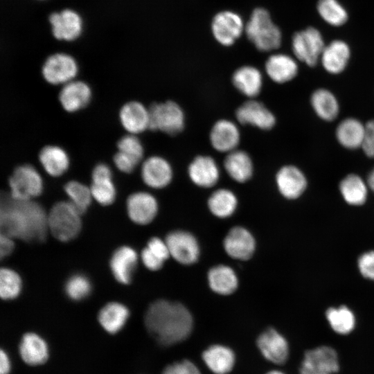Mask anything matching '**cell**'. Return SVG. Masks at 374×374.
I'll use <instances>...</instances> for the list:
<instances>
[{"mask_svg": "<svg viewBox=\"0 0 374 374\" xmlns=\"http://www.w3.org/2000/svg\"><path fill=\"white\" fill-rule=\"evenodd\" d=\"M235 87L248 98H255L260 92L262 76L260 71L252 66H243L238 69L232 76Z\"/></svg>", "mask_w": 374, "mask_h": 374, "instance_id": "obj_29", "label": "cell"}, {"mask_svg": "<svg viewBox=\"0 0 374 374\" xmlns=\"http://www.w3.org/2000/svg\"><path fill=\"white\" fill-rule=\"evenodd\" d=\"M170 256L182 265H189L198 260L200 254L199 243L190 232L175 230L166 237Z\"/></svg>", "mask_w": 374, "mask_h": 374, "instance_id": "obj_9", "label": "cell"}, {"mask_svg": "<svg viewBox=\"0 0 374 374\" xmlns=\"http://www.w3.org/2000/svg\"><path fill=\"white\" fill-rule=\"evenodd\" d=\"M361 148L367 157L374 158V119L365 124Z\"/></svg>", "mask_w": 374, "mask_h": 374, "instance_id": "obj_47", "label": "cell"}, {"mask_svg": "<svg viewBox=\"0 0 374 374\" xmlns=\"http://www.w3.org/2000/svg\"><path fill=\"white\" fill-rule=\"evenodd\" d=\"M325 315L331 328L338 334H349L355 327V315L346 305L328 308Z\"/></svg>", "mask_w": 374, "mask_h": 374, "instance_id": "obj_37", "label": "cell"}, {"mask_svg": "<svg viewBox=\"0 0 374 374\" xmlns=\"http://www.w3.org/2000/svg\"><path fill=\"white\" fill-rule=\"evenodd\" d=\"M310 103L316 114L325 121H334L339 113V104L332 92L324 88L313 91Z\"/></svg>", "mask_w": 374, "mask_h": 374, "instance_id": "obj_34", "label": "cell"}, {"mask_svg": "<svg viewBox=\"0 0 374 374\" xmlns=\"http://www.w3.org/2000/svg\"><path fill=\"white\" fill-rule=\"evenodd\" d=\"M19 354L27 364L39 365L44 363L48 358V346L38 335L28 332L23 336L20 342Z\"/></svg>", "mask_w": 374, "mask_h": 374, "instance_id": "obj_28", "label": "cell"}, {"mask_svg": "<svg viewBox=\"0 0 374 374\" xmlns=\"http://www.w3.org/2000/svg\"><path fill=\"white\" fill-rule=\"evenodd\" d=\"M191 181L202 188L215 186L220 178V170L215 160L209 156L196 157L188 166Z\"/></svg>", "mask_w": 374, "mask_h": 374, "instance_id": "obj_23", "label": "cell"}, {"mask_svg": "<svg viewBox=\"0 0 374 374\" xmlns=\"http://www.w3.org/2000/svg\"><path fill=\"white\" fill-rule=\"evenodd\" d=\"M41 1H43V0H41Z\"/></svg>", "mask_w": 374, "mask_h": 374, "instance_id": "obj_54", "label": "cell"}, {"mask_svg": "<svg viewBox=\"0 0 374 374\" xmlns=\"http://www.w3.org/2000/svg\"><path fill=\"white\" fill-rule=\"evenodd\" d=\"M141 175L148 186L160 189L172 181V170L167 160L159 156H152L143 161Z\"/></svg>", "mask_w": 374, "mask_h": 374, "instance_id": "obj_17", "label": "cell"}, {"mask_svg": "<svg viewBox=\"0 0 374 374\" xmlns=\"http://www.w3.org/2000/svg\"><path fill=\"white\" fill-rule=\"evenodd\" d=\"M69 202L82 215L89 206L93 198L91 189L78 181H69L64 186Z\"/></svg>", "mask_w": 374, "mask_h": 374, "instance_id": "obj_40", "label": "cell"}, {"mask_svg": "<svg viewBox=\"0 0 374 374\" xmlns=\"http://www.w3.org/2000/svg\"><path fill=\"white\" fill-rule=\"evenodd\" d=\"M212 33L215 39L222 45H232L242 35L244 28L241 17L232 11L218 12L213 19Z\"/></svg>", "mask_w": 374, "mask_h": 374, "instance_id": "obj_11", "label": "cell"}, {"mask_svg": "<svg viewBox=\"0 0 374 374\" xmlns=\"http://www.w3.org/2000/svg\"><path fill=\"white\" fill-rule=\"evenodd\" d=\"M128 317L129 310L126 306L118 302H112L100 310L98 321L107 332L114 334L121 330Z\"/></svg>", "mask_w": 374, "mask_h": 374, "instance_id": "obj_35", "label": "cell"}, {"mask_svg": "<svg viewBox=\"0 0 374 374\" xmlns=\"http://www.w3.org/2000/svg\"><path fill=\"white\" fill-rule=\"evenodd\" d=\"M365 124L357 118L349 117L337 125L335 136L339 143L348 150L361 148L364 134Z\"/></svg>", "mask_w": 374, "mask_h": 374, "instance_id": "obj_32", "label": "cell"}, {"mask_svg": "<svg viewBox=\"0 0 374 374\" xmlns=\"http://www.w3.org/2000/svg\"><path fill=\"white\" fill-rule=\"evenodd\" d=\"M357 267L362 277L374 281V249L361 253L357 260Z\"/></svg>", "mask_w": 374, "mask_h": 374, "instance_id": "obj_45", "label": "cell"}, {"mask_svg": "<svg viewBox=\"0 0 374 374\" xmlns=\"http://www.w3.org/2000/svg\"><path fill=\"white\" fill-rule=\"evenodd\" d=\"M237 205L236 196L232 191L226 188L215 190L208 199L210 211L220 218H226L233 215Z\"/></svg>", "mask_w": 374, "mask_h": 374, "instance_id": "obj_38", "label": "cell"}, {"mask_svg": "<svg viewBox=\"0 0 374 374\" xmlns=\"http://www.w3.org/2000/svg\"><path fill=\"white\" fill-rule=\"evenodd\" d=\"M276 183L280 195L287 199H296L305 191L308 180L298 167L287 165L281 167L276 175Z\"/></svg>", "mask_w": 374, "mask_h": 374, "instance_id": "obj_13", "label": "cell"}, {"mask_svg": "<svg viewBox=\"0 0 374 374\" xmlns=\"http://www.w3.org/2000/svg\"><path fill=\"white\" fill-rule=\"evenodd\" d=\"M325 45L321 32L312 26L295 33L292 39L295 58L309 66H314L320 61Z\"/></svg>", "mask_w": 374, "mask_h": 374, "instance_id": "obj_7", "label": "cell"}, {"mask_svg": "<svg viewBox=\"0 0 374 374\" xmlns=\"http://www.w3.org/2000/svg\"><path fill=\"white\" fill-rule=\"evenodd\" d=\"M137 260V253L132 247L123 246L117 249L110 260V267L114 278L121 283H130Z\"/></svg>", "mask_w": 374, "mask_h": 374, "instance_id": "obj_25", "label": "cell"}, {"mask_svg": "<svg viewBox=\"0 0 374 374\" xmlns=\"http://www.w3.org/2000/svg\"><path fill=\"white\" fill-rule=\"evenodd\" d=\"M224 167L229 176L239 183L247 181L253 171L249 155L246 152L237 149L228 153L224 161Z\"/></svg>", "mask_w": 374, "mask_h": 374, "instance_id": "obj_33", "label": "cell"}, {"mask_svg": "<svg viewBox=\"0 0 374 374\" xmlns=\"http://www.w3.org/2000/svg\"><path fill=\"white\" fill-rule=\"evenodd\" d=\"M91 95V89L87 83L73 80L63 84L58 99L66 112L73 113L86 107Z\"/></svg>", "mask_w": 374, "mask_h": 374, "instance_id": "obj_16", "label": "cell"}, {"mask_svg": "<svg viewBox=\"0 0 374 374\" xmlns=\"http://www.w3.org/2000/svg\"><path fill=\"white\" fill-rule=\"evenodd\" d=\"M207 278L210 288L220 295L231 294L238 286L237 275L228 265H219L211 267Z\"/></svg>", "mask_w": 374, "mask_h": 374, "instance_id": "obj_31", "label": "cell"}, {"mask_svg": "<svg viewBox=\"0 0 374 374\" xmlns=\"http://www.w3.org/2000/svg\"><path fill=\"white\" fill-rule=\"evenodd\" d=\"M48 21L53 36L59 41L73 42L82 33L83 21L81 16L70 8L51 13Z\"/></svg>", "mask_w": 374, "mask_h": 374, "instance_id": "obj_10", "label": "cell"}, {"mask_svg": "<svg viewBox=\"0 0 374 374\" xmlns=\"http://www.w3.org/2000/svg\"><path fill=\"white\" fill-rule=\"evenodd\" d=\"M257 346L265 358L274 364H282L287 359L288 343L274 328H269L260 335L257 339Z\"/></svg>", "mask_w": 374, "mask_h": 374, "instance_id": "obj_18", "label": "cell"}, {"mask_svg": "<svg viewBox=\"0 0 374 374\" xmlns=\"http://www.w3.org/2000/svg\"><path fill=\"white\" fill-rule=\"evenodd\" d=\"M317 10L321 18L332 26H343L348 19L346 9L338 0H319Z\"/></svg>", "mask_w": 374, "mask_h": 374, "instance_id": "obj_39", "label": "cell"}, {"mask_svg": "<svg viewBox=\"0 0 374 374\" xmlns=\"http://www.w3.org/2000/svg\"><path fill=\"white\" fill-rule=\"evenodd\" d=\"M301 368L332 374L339 368L337 354L334 348L327 346L307 350Z\"/></svg>", "mask_w": 374, "mask_h": 374, "instance_id": "obj_21", "label": "cell"}, {"mask_svg": "<svg viewBox=\"0 0 374 374\" xmlns=\"http://www.w3.org/2000/svg\"><path fill=\"white\" fill-rule=\"evenodd\" d=\"M300 374H330V373L314 371L308 370V369L301 367Z\"/></svg>", "mask_w": 374, "mask_h": 374, "instance_id": "obj_52", "label": "cell"}, {"mask_svg": "<svg viewBox=\"0 0 374 374\" xmlns=\"http://www.w3.org/2000/svg\"><path fill=\"white\" fill-rule=\"evenodd\" d=\"M11 237L1 233L0 236V255L1 258L6 257L9 255L14 248V242L12 240Z\"/></svg>", "mask_w": 374, "mask_h": 374, "instance_id": "obj_49", "label": "cell"}, {"mask_svg": "<svg viewBox=\"0 0 374 374\" xmlns=\"http://www.w3.org/2000/svg\"><path fill=\"white\" fill-rule=\"evenodd\" d=\"M127 211L130 218L139 224H147L156 217L158 203L156 198L147 192H136L127 199Z\"/></svg>", "mask_w": 374, "mask_h": 374, "instance_id": "obj_15", "label": "cell"}, {"mask_svg": "<svg viewBox=\"0 0 374 374\" xmlns=\"http://www.w3.org/2000/svg\"><path fill=\"white\" fill-rule=\"evenodd\" d=\"M90 189L93 198L101 205H110L116 199V190L112 177L91 178Z\"/></svg>", "mask_w": 374, "mask_h": 374, "instance_id": "obj_41", "label": "cell"}, {"mask_svg": "<svg viewBox=\"0 0 374 374\" xmlns=\"http://www.w3.org/2000/svg\"><path fill=\"white\" fill-rule=\"evenodd\" d=\"M237 120L242 125H251L263 130H271L276 123L273 113L262 103L253 99L246 101L235 112Z\"/></svg>", "mask_w": 374, "mask_h": 374, "instance_id": "obj_14", "label": "cell"}, {"mask_svg": "<svg viewBox=\"0 0 374 374\" xmlns=\"http://www.w3.org/2000/svg\"><path fill=\"white\" fill-rule=\"evenodd\" d=\"M170 253L166 242L159 238H150L142 250L141 257L144 265L151 271L160 269L169 258Z\"/></svg>", "mask_w": 374, "mask_h": 374, "instance_id": "obj_36", "label": "cell"}, {"mask_svg": "<svg viewBox=\"0 0 374 374\" xmlns=\"http://www.w3.org/2000/svg\"><path fill=\"white\" fill-rule=\"evenodd\" d=\"M118 151L128 155L139 163L143 157L144 149L136 134H129L122 136L117 142Z\"/></svg>", "mask_w": 374, "mask_h": 374, "instance_id": "obj_44", "label": "cell"}, {"mask_svg": "<svg viewBox=\"0 0 374 374\" xmlns=\"http://www.w3.org/2000/svg\"><path fill=\"white\" fill-rule=\"evenodd\" d=\"M266 374H284V373L279 371L274 370V371H270Z\"/></svg>", "mask_w": 374, "mask_h": 374, "instance_id": "obj_53", "label": "cell"}, {"mask_svg": "<svg viewBox=\"0 0 374 374\" xmlns=\"http://www.w3.org/2000/svg\"><path fill=\"white\" fill-rule=\"evenodd\" d=\"M21 290V280L15 271L2 268L0 271V296L4 300L16 298Z\"/></svg>", "mask_w": 374, "mask_h": 374, "instance_id": "obj_42", "label": "cell"}, {"mask_svg": "<svg viewBox=\"0 0 374 374\" xmlns=\"http://www.w3.org/2000/svg\"><path fill=\"white\" fill-rule=\"evenodd\" d=\"M350 55L349 45L344 40L335 39L325 45L320 62L328 73L337 75L345 70Z\"/></svg>", "mask_w": 374, "mask_h": 374, "instance_id": "obj_19", "label": "cell"}, {"mask_svg": "<svg viewBox=\"0 0 374 374\" xmlns=\"http://www.w3.org/2000/svg\"><path fill=\"white\" fill-rule=\"evenodd\" d=\"M240 132L231 121L221 119L212 127L210 141L213 148L220 152H230L236 150L240 142Z\"/></svg>", "mask_w": 374, "mask_h": 374, "instance_id": "obj_22", "label": "cell"}, {"mask_svg": "<svg viewBox=\"0 0 374 374\" xmlns=\"http://www.w3.org/2000/svg\"><path fill=\"white\" fill-rule=\"evenodd\" d=\"M244 30L248 39L259 51H270L281 44V31L264 8H258L253 11Z\"/></svg>", "mask_w": 374, "mask_h": 374, "instance_id": "obj_3", "label": "cell"}, {"mask_svg": "<svg viewBox=\"0 0 374 374\" xmlns=\"http://www.w3.org/2000/svg\"><path fill=\"white\" fill-rule=\"evenodd\" d=\"M145 324L148 332L159 343L170 346L184 341L190 335L193 319L183 304L157 300L147 310Z\"/></svg>", "mask_w": 374, "mask_h": 374, "instance_id": "obj_2", "label": "cell"}, {"mask_svg": "<svg viewBox=\"0 0 374 374\" xmlns=\"http://www.w3.org/2000/svg\"><path fill=\"white\" fill-rule=\"evenodd\" d=\"M0 226L1 233L11 238L40 242L47 233L48 215L37 202L6 195L1 200Z\"/></svg>", "mask_w": 374, "mask_h": 374, "instance_id": "obj_1", "label": "cell"}, {"mask_svg": "<svg viewBox=\"0 0 374 374\" xmlns=\"http://www.w3.org/2000/svg\"><path fill=\"white\" fill-rule=\"evenodd\" d=\"M78 72L76 60L65 53H55L49 55L42 66L44 79L53 85L64 84L73 80Z\"/></svg>", "mask_w": 374, "mask_h": 374, "instance_id": "obj_8", "label": "cell"}, {"mask_svg": "<svg viewBox=\"0 0 374 374\" xmlns=\"http://www.w3.org/2000/svg\"><path fill=\"white\" fill-rule=\"evenodd\" d=\"M223 247L226 253L232 258L247 260L253 255L256 241L247 229L234 226L225 236Z\"/></svg>", "mask_w": 374, "mask_h": 374, "instance_id": "obj_12", "label": "cell"}, {"mask_svg": "<svg viewBox=\"0 0 374 374\" xmlns=\"http://www.w3.org/2000/svg\"><path fill=\"white\" fill-rule=\"evenodd\" d=\"M368 186L360 176L349 174L339 184V193L343 199L350 206H359L365 204L368 198Z\"/></svg>", "mask_w": 374, "mask_h": 374, "instance_id": "obj_30", "label": "cell"}, {"mask_svg": "<svg viewBox=\"0 0 374 374\" xmlns=\"http://www.w3.org/2000/svg\"><path fill=\"white\" fill-rule=\"evenodd\" d=\"M208 368L215 374H227L233 368L235 358L233 350L227 346L215 344L211 346L202 354Z\"/></svg>", "mask_w": 374, "mask_h": 374, "instance_id": "obj_27", "label": "cell"}, {"mask_svg": "<svg viewBox=\"0 0 374 374\" xmlns=\"http://www.w3.org/2000/svg\"><path fill=\"white\" fill-rule=\"evenodd\" d=\"M265 71L271 80L283 84L296 77L299 66L296 58L284 53H276L267 60Z\"/></svg>", "mask_w": 374, "mask_h": 374, "instance_id": "obj_24", "label": "cell"}, {"mask_svg": "<svg viewBox=\"0 0 374 374\" xmlns=\"http://www.w3.org/2000/svg\"><path fill=\"white\" fill-rule=\"evenodd\" d=\"M10 195L19 200L32 199L41 195L43 180L36 168L30 164L16 167L8 179Z\"/></svg>", "mask_w": 374, "mask_h": 374, "instance_id": "obj_6", "label": "cell"}, {"mask_svg": "<svg viewBox=\"0 0 374 374\" xmlns=\"http://www.w3.org/2000/svg\"><path fill=\"white\" fill-rule=\"evenodd\" d=\"M162 374H201V373L193 362L183 360L168 365Z\"/></svg>", "mask_w": 374, "mask_h": 374, "instance_id": "obj_46", "label": "cell"}, {"mask_svg": "<svg viewBox=\"0 0 374 374\" xmlns=\"http://www.w3.org/2000/svg\"><path fill=\"white\" fill-rule=\"evenodd\" d=\"M80 213L69 202L55 204L48 215V226L53 236L63 242L73 239L81 229Z\"/></svg>", "mask_w": 374, "mask_h": 374, "instance_id": "obj_4", "label": "cell"}, {"mask_svg": "<svg viewBox=\"0 0 374 374\" xmlns=\"http://www.w3.org/2000/svg\"><path fill=\"white\" fill-rule=\"evenodd\" d=\"M113 161L118 170L126 174L133 172L139 163L132 157L120 151H118L114 155Z\"/></svg>", "mask_w": 374, "mask_h": 374, "instance_id": "obj_48", "label": "cell"}, {"mask_svg": "<svg viewBox=\"0 0 374 374\" xmlns=\"http://www.w3.org/2000/svg\"><path fill=\"white\" fill-rule=\"evenodd\" d=\"M366 182L368 188L374 193V168L369 172Z\"/></svg>", "mask_w": 374, "mask_h": 374, "instance_id": "obj_51", "label": "cell"}, {"mask_svg": "<svg viewBox=\"0 0 374 374\" xmlns=\"http://www.w3.org/2000/svg\"><path fill=\"white\" fill-rule=\"evenodd\" d=\"M119 120L129 134H140L150 127L149 109L139 101L127 102L120 109Z\"/></svg>", "mask_w": 374, "mask_h": 374, "instance_id": "obj_20", "label": "cell"}, {"mask_svg": "<svg viewBox=\"0 0 374 374\" xmlns=\"http://www.w3.org/2000/svg\"><path fill=\"white\" fill-rule=\"evenodd\" d=\"M39 161L45 172L57 177L62 175L69 166V158L66 151L60 146L48 145L41 149Z\"/></svg>", "mask_w": 374, "mask_h": 374, "instance_id": "obj_26", "label": "cell"}, {"mask_svg": "<svg viewBox=\"0 0 374 374\" xmlns=\"http://www.w3.org/2000/svg\"><path fill=\"white\" fill-rule=\"evenodd\" d=\"M10 369V362L7 354L1 350L0 353V374H8Z\"/></svg>", "mask_w": 374, "mask_h": 374, "instance_id": "obj_50", "label": "cell"}, {"mask_svg": "<svg viewBox=\"0 0 374 374\" xmlns=\"http://www.w3.org/2000/svg\"><path fill=\"white\" fill-rule=\"evenodd\" d=\"M91 290V282L83 274L73 275L67 280L65 285L66 294L74 301L85 299L90 294Z\"/></svg>", "mask_w": 374, "mask_h": 374, "instance_id": "obj_43", "label": "cell"}, {"mask_svg": "<svg viewBox=\"0 0 374 374\" xmlns=\"http://www.w3.org/2000/svg\"><path fill=\"white\" fill-rule=\"evenodd\" d=\"M150 127L170 136L181 132L184 127V114L180 106L174 101L155 103L149 108Z\"/></svg>", "mask_w": 374, "mask_h": 374, "instance_id": "obj_5", "label": "cell"}]
</instances>
